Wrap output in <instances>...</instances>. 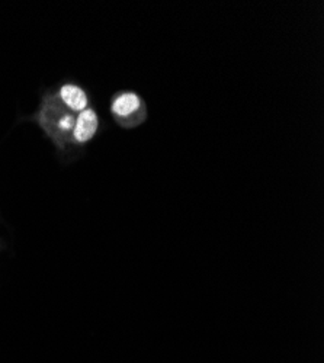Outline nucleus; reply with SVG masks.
Masks as SVG:
<instances>
[{
    "mask_svg": "<svg viewBox=\"0 0 324 363\" xmlns=\"http://www.w3.org/2000/svg\"><path fill=\"white\" fill-rule=\"evenodd\" d=\"M99 130V115L95 108H86L76 116V123L72 133V140L76 144L89 143Z\"/></svg>",
    "mask_w": 324,
    "mask_h": 363,
    "instance_id": "nucleus-3",
    "label": "nucleus"
},
{
    "mask_svg": "<svg viewBox=\"0 0 324 363\" xmlns=\"http://www.w3.org/2000/svg\"><path fill=\"white\" fill-rule=\"evenodd\" d=\"M55 96L66 109L73 113H80L86 108H89V96H87L86 90L76 83L62 84Z\"/></svg>",
    "mask_w": 324,
    "mask_h": 363,
    "instance_id": "nucleus-4",
    "label": "nucleus"
},
{
    "mask_svg": "<svg viewBox=\"0 0 324 363\" xmlns=\"http://www.w3.org/2000/svg\"><path fill=\"white\" fill-rule=\"evenodd\" d=\"M37 119L47 135H50L57 145H65L72 141L76 116L62 105L55 95L44 98Z\"/></svg>",
    "mask_w": 324,
    "mask_h": 363,
    "instance_id": "nucleus-1",
    "label": "nucleus"
},
{
    "mask_svg": "<svg viewBox=\"0 0 324 363\" xmlns=\"http://www.w3.org/2000/svg\"><path fill=\"white\" fill-rule=\"evenodd\" d=\"M111 115L118 127L134 130L145 123L149 111L141 95L134 90H120L112 96Z\"/></svg>",
    "mask_w": 324,
    "mask_h": 363,
    "instance_id": "nucleus-2",
    "label": "nucleus"
}]
</instances>
